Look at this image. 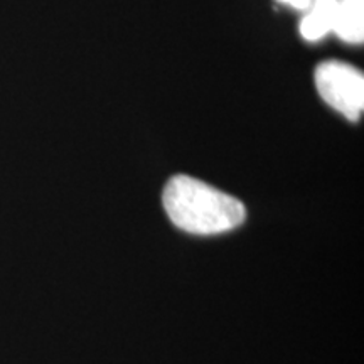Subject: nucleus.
<instances>
[{"label": "nucleus", "mask_w": 364, "mask_h": 364, "mask_svg": "<svg viewBox=\"0 0 364 364\" xmlns=\"http://www.w3.org/2000/svg\"><path fill=\"white\" fill-rule=\"evenodd\" d=\"M162 203L169 220L193 235L226 233L247 218L240 199L189 176L172 177L164 189Z\"/></svg>", "instance_id": "f257e3e1"}, {"label": "nucleus", "mask_w": 364, "mask_h": 364, "mask_svg": "<svg viewBox=\"0 0 364 364\" xmlns=\"http://www.w3.org/2000/svg\"><path fill=\"white\" fill-rule=\"evenodd\" d=\"M318 95L329 107L356 122L364 110V76L348 63L326 61L316 68Z\"/></svg>", "instance_id": "f03ea898"}, {"label": "nucleus", "mask_w": 364, "mask_h": 364, "mask_svg": "<svg viewBox=\"0 0 364 364\" xmlns=\"http://www.w3.org/2000/svg\"><path fill=\"white\" fill-rule=\"evenodd\" d=\"M332 33L344 43L363 44L364 39V0H338Z\"/></svg>", "instance_id": "7ed1b4c3"}, {"label": "nucleus", "mask_w": 364, "mask_h": 364, "mask_svg": "<svg viewBox=\"0 0 364 364\" xmlns=\"http://www.w3.org/2000/svg\"><path fill=\"white\" fill-rule=\"evenodd\" d=\"M338 0H314L307 16L300 22V34L307 41H318L332 33Z\"/></svg>", "instance_id": "20e7f679"}, {"label": "nucleus", "mask_w": 364, "mask_h": 364, "mask_svg": "<svg viewBox=\"0 0 364 364\" xmlns=\"http://www.w3.org/2000/svg\"><path fill=\"white\" fill-rule=\"evenodd\" d=\"M279 2L285 4V6H289V7L297 9V11H309L314 0H279Z\"/></svg>", "instance_id": "39448f33"}]
</instances>
